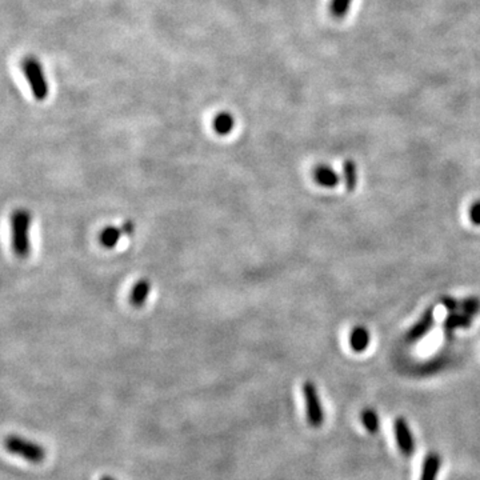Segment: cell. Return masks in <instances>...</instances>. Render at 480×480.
I'll use <instances>...</instances> for the list:
<instances>
[{"mask_svg":"<svg viewBox=\"0 0 480 480\" xmlns=\"http://www.w3.org/2000/svg\"><path fill=\"white\" fill-rule=\"evenodd\" d=\"M32 226V214L27 208H16L10 216L11 248L19 259H27L31 253L30 231Z\"/></svg>","mask_w":480,"mask_h":480,"instance_id":"1","label":"cell"},{"mask_svg":"<svg viewBox=\"0 0 480 480\" xmlns=\"http://www.w3.org/2000/svg\"><path fill=\"white\" fill-rule=\"evenodd\" d=\"M22 64H23L25 80L31 89L34 98L39 101H46L50 89H49V82L44 74L43 65L35 56H27Z\"/></svg>","mask_w":480,"mask_h":480,"instance_id":"2","label":"cell"},{"mask_svg":"<svg viewBox=\"0 0 480 480\" xmlns=\"http://www.w3.org/2000/svg\"><path fill=\"white\" fill-rule=\"evenodd\" d=\"M4 447L10 454L23 457L32 465H39L46 459V450L40 444L27 441L19 435H8L4 441Z\"/></svg>","mask_w":480,"mask_h":480,"instance_id":"3","label":"cell"},{"mask_svg":"<svg viewBox=\"0 0 480 480\" xmlns=\"http://www.w3.org/2000/svg\"><path fill=\"white\" fill-rule=\"evenodd\" d=\"M303 395L307 422L311 427L319 429L324 422V411L317 389L312 381L308 380L304 383Z\"/></svg>","mask_w":480,"mask_h":480,"instance_id":"4","label":"cell"},{"mask_svg":"<svg viewBox=\"0 0 480 480\" xmlns=\"http://www.w3.org/2000/svg\"><path fill=\"white\" fill-rule=\"evenodd\" d=\"M393 431H395V438H396V443H398L400 453L405 456L412 455L415 451V442H414V436L410 429V424L405 417H398L395 420Z\"/></svg>","mask_w":480,"mask_h":480,"instance_id":"5","label":"cell"},{"mask_svg":"<svg viewBox=\"0 0 480 480\" xmlns=\"http://www.w3.org/2000/svg\"><path fill=\"white\" fill-rule=\"evenodd\" d=\"M434 308L429 307L423 315L420 316V319L417 320V323L410 329L405 335V341L408 343H417L420 341L422 338H424L430 329L434 326Z\"/></svg>","mask_w":480,"mask_h":480,"instance_id":"6","label":"cell"},{"mask_svg":"<svg viewBox=\"0 0 480 480\" xmlns=\"http://www.w3.org/2000/svg\"><path fill=\"white\" fill-rule=\"evenodd\" d=\"M314 179L319 186L326 189H331L339 184V175L329 165H317L314 170Z\"/></svg>","mask_w":480,"mask_h":480,"instance_id":"7","label":"cell"},{"mask_svg":"<svg viewBox=\"0 0 480 480\" xmlns=\"http://www.w3.org/2000/svg\"><path fill=\"white\" fill-rule=\"evenodd\" d=\"M472 323V316L466 315L463 312H450L444 320V332L446 335H451L455 329H467Z\"/></svg>","mask_w":480,"mask_h":480,"instance_id":"8","label":"cell"},{"mask_svg":"<svg viewBox=\"0 0 480 480\" xmlns=\"http://www.w3.org/2000/svg\"><path fill=\"white\" fill-rule=\"evenodd\" d=\"M151 282L149 279H140L139 282H137V284L134 286L131 296H130V302L134 307H141L147 302L149 295L151 293Z\"/></svg>","mask_w":480,"mask_h":480,"instance_id":"9","label":"cell"},{"mask_svg":"<svg viewBox=\"0 0 480 480\" xmlns=\"http://www.w3.org/2000/svg\"><path fill=\"white\" fill-rule=\"evenodd\" d=\"M441 466H442L441 455L436 453H430L424 457L420 480H436V476L441 471Z\"/></svg>","mask_w":480,"mask_h":480,"instance_id":"10","label":"cell"},{"mask_svg":"<svg viewBox=\"0 0 480 480\" xmlns=\"http://www.w3.org/2000/svg\"><path fill=\"white\" fill-rule=\"evenodd\" d=\"M370 344V334L366 327L358 326L350 334V346L355 353L365 351Z\"/></svg>","mask_w":480,"mask_h":480,"instance_id":"11","label":"cell"},{"mask_svg":"<svg viewBox=\"0 0 480 480\" xmlns=\"http://www.w3.org/2000/svg\"><path fill=\"white\" fill-rule=\"evenodd\" d=\"M235 127V119L229 113H219L213 120V128L217 135H228Z\"/></svg>","mask_w":480,"mask_h":480,"instance_id":"12","label":"cell"},{"mask_svg":"<svg viewBox=\"0 0 480 480\" xmlns=\"http://www.w3.org/2000/svg\"><path fill=\"white\" fill-rule=\"evenodd\" d=\"M123 235V231L122 228L115 227V226H108V227L104 228L101 232V246L104 248H115L116 244L119 243V240L122 238Z\"/></svg>","mask_w":480,"mask_h":480,"instance_id":"13","label":"cell"},{"mask_svg":"<svg viewBox=\"0 0 480 480\" xmlns=\"http://www.w3.org/2000/svg\"><path fill=\"white\" fill-rule=\"evenodd\" d=\"M353 0H331L329 1V15L334 19H343L351 7Z\"/></svg>","mask_w":480,"mask_h":480,"instance_id":"14","label":"cell"},{"mask_svg":"<svg viewBox=\"0 0 480 480\" xmlns=\"http://www.w3.org/2000/svg\"><path fill=\"white\" fill-rule=\"evenodd\" d=\"M457 312H463L466 315L475 316L480 312V299L476 296L466 298L462 302H457Z\"/></svg>","mask_w":480,"mask_h":480,"instance_id":"15","label":"cell"},{"mask_svg":"<svg viewBox=\"0 0 480 480\" xmlns=\"http://www.w3.org/2000/svg\"><path fill=\"white\" fill-rule=\"evenodd\" d=\"M343 175L347 190L353 191L356 187L358 183V172H356V165L353 160H346L343 165Z\"/></svg>","mask_w":480,"mask_h":480,"instance_id":"16","label":"cell"},{"mask_svg":"<svg viewBox=\"0 0 480 480\" xmlns=\"http://www.w3.org/2000/svg\"><path fill=\"white\" fill-rule=\"evenodd\" d=\"M362 423L365 424L366 430L368 432H377L379 430V417H378V414L371 410V408H367L363 412H362Z\"/></svg>","mask_w":480,"mask_h":480,"instance_id":"17","label":"cell"},{"mask_svg":"<svg viewBox=\"0 0 480 480\" xmlns=\"http://www.w3.org/2000/svg\"><path fill=\"white\" fill-rule=\"evenodd\" d=\"M469 217L474 225L480 226V201L472 204V207L469 208Z\"/></svg>","mask_w":480,"mask_h":480,"instance_id":"18","label":"cell"},{"mask_svg":"<svg viewBox=\"0 0 480 480\" xmlns=\"http://www.w3.org/2000/svg\"><path fill=\"white\" fill-rule=\"evenodd\" d=\"M122 231H123V235H127V236H132L134 232H135V225L132 220H126L122 226Z\"/></svg>","mask_w":480,"mask_h":480,"instance_id":"19","label":"cell"},{"mask_svg":"<svg viewBox=\"0 0 480 480\" xmlns=\"http://www.w3.org/2000/svg\"><path fill=\"white\" fill-rule=\"evenodd\" d=\"M101 480H116L113 476H101Z\"/></svg>","mask_w":480,"mask_h":480,"instance_id":"20","label":"cell"}]
</instances>
